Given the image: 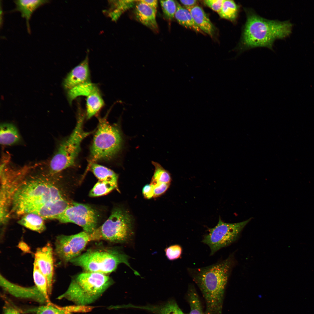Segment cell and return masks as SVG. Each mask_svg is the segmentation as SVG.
<instances>
[{
	"instance_id": "1",
	"label": "cell",
	"mask_w": 314,
	"mask_h": 314,
	"mask_svg": "<svg viewBox=\"0 0 314 314\" xmlns=\"http://www.w3.org/2000/svg\"><path fill=\"white\" fill-rule=\"evenodd\" d=\"M60 190L51 181L42 177L24 182L15 192L13 210L18 215L33 213L45 219H56L65 209Z\"/></svg>"
},
{
	"instance_id": "2",
	"label": "cell",
	"mask_w": 314,
	"mask_h": 314,
	"mask_svg": "<svg viewBox=\"0 0 314 314\" xmlns=\"http://www.w3.org/2000/svg\"><path fill=\"white\" fill-rule=\"evenodd\" d=\"M234 264L233 256L230 255L206 267L188 268L204 298L205 314H221L225 290Z\"/></svg>"
},
{
	"instance_id": "3",
	"label": "cell",
	"mask_w": 314,
	"mask_h": 314,
	"mask_svg": "<svg viewBox=\"0 0 314 314\" xmlns=\"http://www.w3.org/2000/svg\"><path fill=\"white\" fill-rule=\"evenodd\" d=\"M246 20L242 28L238 49L242 51L257 47L272 49L275 41L289 36L293 24L288 20H270L251 9H245Z\"/></svg>"
},
{
	"instance_id": "4",
	"label": "cell",
	"mask_w": 314,
	"mask_h": 314,
	"mask_svg": "<svg viewBox=\"0 0 314 314\" xmlns=\"http://www.w3.org/2000/svg\"><path fill=\"white\" fill-rule=\"evenodd\" d=\"M113 283L105 274L86 272L73 279L67 290L57 299H65L76 305L86 306L97 299Z\"/></svg>"
},
{
	"instance_id": "5",
	"label": "cell",
	"mask_w": 314,
	"mask_h": 314,
	"mask_svg": "<svg viewBox=\"0 0 314 314\" xmlns=\"http://www.w3.org/2000/svg\"><path fill=\"white\" fill-rule=\"evenodd\" d=\"M129 257L119 248L91 249L72 260L70 262L81 267L86 272L104 274L115 271L118 265L124 263L136 275H140L131 266Z\"/></svg>"
},
{
	"instance_id": "6",
	"label": "cell",
	"mask_w": 314,
	"mask_h": 314,
	"mask_svg": "<svg viewBox=\"0 0 314 314\" xmlns=\"http://www.w3.org/2000/svg\"><path fill=\"white\" fill-rule=\"evenodd\" d=\"M78 107L76 123L74 129L60 143L50 160L49 170L51 174H57L74 165L80 152L82 142L91 133L84 130L85 114L81 107Z\"/></svg>"
},
{
	"instance_id": "7",
	"label": "cell",
	"mask_w": 314,
	"mask_h": 314,
	"mask_svg": "<svg viewBox=\"0 0 314 314\" xmlns=\"http://www.w3.org/2000/svg\"><path fill=\"white\" fill-rule=\"evenodd\" d=\"M107 115L99 118L90 149L91 164L112 159L121 148L122 139L119 130L116 126L109 123L107 120Z\"/></svg>"
},
{
	"instance_id": "8",
	"label": "cell",
	"mask_w": 314,
	"mask_h": 314,
	"mask_svg": "<svg viewBox=\"0 0 314 314\" xmlns=\"http://www.w3.org/2000/svg\"><path fill=\"white\" fill-rule=\"evenodd\" d=\"M134 233L132 216L125 209L117 207L104 224L91 234L93 240H102L126 243L130 242Z\"/></svg>"
},
{
	"instance_id": "9",
	"label": "cell",
	"mask_w": 314,
	"mask_h": 314,
	"mask_svg": "<svg viewBox=\"0 0 314 314\" xmlns=\"http://www.w3.org/2000/svg\"><path fill=\"white\" fill-rule=\"evenodd\" d=\"M250 220L237 223H229L223 222L220 218L215 227L208 229V233L204 236L201 241L210 248V256L213 255L220 249L235 242Z\"/></svg>"
},
{
	"instance_id": "10",
	"label": "cell",
	"mask_w": 314,
	"mask_h": 314,
	"mask_svg": "<svg viewBox=\"0 0 314 314\" xmlns=\"http://www.w3.org/2000/svg\"><path fill=\"white\" fill-rule=\"evenodd\" d=\"M98 217L97 212L90 206L72 202L56 219L62 223L76 224L91 234L97 228Z\"/></svg>"
},
{
	"instance_id": "11",
	"label": "cell",
	"mask_w": 314,
	"mask_h": 314,
	"mask_svg": "<svg viewBox=\"0 0 314 314\" xmlns=\"http://www.w3.org/2000/svg\"><path fill=\"white\" fill-rule=\"evenodd\" d=\"M93 241L91 234L83 231L71 235H60L55 242V254L66 263L81 255L88 243Z\"/></svg>"
},
{
	"instance_id": "12",
	"label": "cell",
	"mask_w": 314,
	"mask_h": 314,
	"mask_svg": "<svg viewBox=\"0 0 314 314\" xmlns=\"http://www.w3.org/2000/svg\"><path fill=\"white\" fill-rule=\"evenodd\" d=\"M0 285L3 290L16 298L32 300L44 305L50 302L49 299L35 286L25 287L13 283L0 275Z\"/></svg>"
},
{
	"instance_id": "13",
	"label": "cell",
	"mask_w": 314,
	"mask_h": 314,
	"mask_svg": "<svg viewBox=\"0 0 314 314\" xmlns=\"http://www.w3.org/2000/svg\"><path fill=\"white\" fill-rule=\"evenodd\" d=\"M34 262L47 279L50 295L51 292L53 282L54 260L52 247L49 243L37 249L35 254Z\"/></svg>"
},
{
	"instance_id": "14",
	"label": "cell",
	"mask_w": 314,
	"mask_h": 314,
	"mask_svg": "<svg viewBox=\"0 0 314 314\" xmlns=\"http://www.w3.org/2000/svg\"><path fill=\"white\" fill-rule=\"evenodd\" d=\"M89 58L87 54L85 58L68 74L63 83L64 88L67 91L78 85L90 81Z\"/></svg>"
},
{
	"instance_id": "15",
	"label": "cell",
	"mask_w": 314,
	"mask_h": 314,
	"mask_svg": "<svg viewBox=\"0 0 314 314\" xmlns=\"http://www.w3.org/2000/svg\"><path fill=\"white\" fill-rule=\"evenodd\" d=\"M134 7V14L136 19L154 32H158V28L156 19L157 10L142 0L137 1Z\"/></svg>"
},
{
	"instance_id": "16",
	"label": "cell",
	"mask_w": 314,
	"mask_h": 314,
	"mask_svg": "<svg viewBox=\"0 0 314 314\" xmlns=\"http://www.w3.org/2000/svg\"><path fill=\"white\" fill-rule=\"evenodd\" d=\"M185 8L190 12L199 28L203 32L213 37L215 33V27L202 8L197 5Z\"/></svg>"
},
{
	"instance_id": "17",
	"label": "cell",
	"mask_w": 314,
	"mask_h": 314,
	"mask_svg": "<svg viewBox=\"0 0 314 314\" xmlns=\"http://www.w3.org/2000/svg\"><path fill=\"white\" fill-rule=\"evenodd\" d=\"M15 8L14 11L20 13L21 16L26 20L28 33H30L29 21L33 12L41 6L49 3V1L45 0H17L14 1Z\"/></svg>"
},
{
	"instance_id": "18",
	"label": "cell",
	"mask_w": 314,
	"mask_h": 314,
	"mask_svg": "<svg viewBox=\"0 0 314 314\" xmlns=\"http://www.w3.org/2000/svg\"><path fill=\"white\" fill-rule=\"evenodd\" d=\"M21 136L16 127L13 124L4 123L0 126V143L5 146H11L18 143Z\"/></svg>"
},
{
	"instance_id": "19",
	"label": "cell",
	"mask_w": 314,
	"mask_h": 314,
	"mask_svg": "<svg viewBox=\"0 0 314 314\" xmlns=\"http://www.w3.org/2000/svg\"><path fill=\"white\" fill-rule=\"evenodd\" d=\"M176 9L174 17L179 24L186 28L203 33L194 20L190 12L182 7L176 1Z\"/></svg>"
},
{
	"instance_id": "20",
	"label": "cell",
	"mask_w": 314,
	"mask_h": 314,
	"mask_svg": "<svg viewBox=\"0 0 314 314\" xmlns=\"http://www.w3.org/2000/svg\"><path fill=\"white\" fill-rule=\"evenodd\" d=\"M99 90L97 85L88 81L67 91V96L69 102L71 105L73 101L81 96L87 97L93 92Z\"/></svg>"
},
{
	"instance_id": "21",
	"label": "cell",
	"mask_w": 314,
	"mask_h": 314,
	"mask_svg": "<svg viewBox=\"0 0 314 314\" xmlns=\"http://www.w3.org/2000/svg\"><path fill=\"white\" fill-rule=\"evenodd\" d=\"M90 169L99 180L117 185L118 175L112 170L94 163L91 164Z\"/></svg>"
},
{
	"instance_id": "22",
	"label": "cell",
	"mask_w": 314,
	"mask_h": 314,
	"mask_svg": "<svg viewBox=\"0 0 314 314\" xmlns=\"http://www.w3.org/2000/svg\"><path fill=\"white\" fill-rule=\"evenodd\" d=\"M104 105L99 90H97L87 97L86 113L87 119H90L96 114Z\"/></svg>"
},
{
	"instance_id": "23",
	"label": "cell",
	"mask_w": 314,
	"mask_h": 314,
	"mask_svg": "<svg viewBox=\"0 0 314 314\" xmlns=\"http://www.w3.org/2000/svg\"><path fill=\"white\" fill-rule=\"evenodd\" d=\"M44 219L39 215L33 213L26 214L19 220L20 225L31 230L41 233L46 229Z\"/></svg>"
},
{
	"instance_id": "24",
	"label": "cell",
	"mask_w": 314,
	"mask_h": 314,
	"mask_svg": "<svg viewBox=\"0 0 314 314\" xmlns=\"http://www.w3.org/2000/svg\"><path fill=\"white\" fill-rule=\"evenodd\" d=\"M137 1L118 0L111 1L108 15L112 19L117 21L121 15L128 10L134 7Z\"/></svg>"
},
{
	"instance_id": "25",
	"label": "cell",
	"mask_w": 314,
	"mask_h": 314,
	"mask_svg": "<svg viewBox=\"0 0 314 314\" xmlns=\"http://www.w3.org/2000/svg\"><path fill=\"white\" fill-rule=\"evenodd\" d=\"M240 6L232 0H224L220 11L218 13L222 18L236 22L238 18Z\"/></svg>"
},
{
	"instance_id": "26",
	"label": "cell",
	"mask_w": 314,
	"mask_h": 314,
	"mask_svg": "<svg viewBox=\"0 0 314 314\" xmlns=\"http://www.w3.org/2000/svg\"><path fill=\"white\" fill-rule=\"evenodd\" d=\"M21 311L22 313L28 314H72L65 307H59L51 302Z\"/></svg>"
},
{
	"instance_id": "27",
	"label": "cell",
	"mask_w": 314,
	"mask_h": 314,
	"mask_svg": "<svg viewBox=\"0 0 314 314\" xmlns=\"http://www.w3.org/2000/svg\"><path fill=\"white\" fill-rule=\"evenodd\" d=\"M33 278L35 286L47 299H49L47 280L46 277L34 262L33 268Z\"/></svg>"
},
{
	"instance_id": "28",
	"label": "cell",
	"mask_w": 314,
	"mask_h": 314,
	"mask_svg": "<svg viewBox=\"0 0 314 314\" xmlns=\"http://www.w3.org/2000/svg\"><path fill=\"white\" fill-rule=\"evenodd\" d=\"M188 296L190 308L189 314H204L198 295L192 285L189 286Z\"/></svg>"
},
{
	"instance_id": "29",
	"label": "cell",
	"mask_w": 314,
	"mask_h": 314,
	"mask_svg": "<svg viewBox=\"0 0 314 314\" xmlns=\"http://www.w3.org/2000/svg\"><path fill=\"white\" fill-rule=\"evenodd\" d=\"M118 189L117 185L108 182L99 180L90 191L91 197H97L107 194L113 190Z\"/></svg>"
},
{
	"instance_id": "30",
	"label": "cell",
	"mask_w": 314,
	"mask_h": 314,
	"mask_svg": "<svg viewBox=\"0 0 314 314\" xmlns=\"http://www.w3.org/2000/svg\"><path fill=\"white\" fill-rule=\"evenodd\" d=\"M155 171L151 183H170L171 178L169 173L159 164L153 162Z\"/></svg>"
},
{
	"instance_id": "31",
	"label": "cell",
	"mask_w": 314,
	"mask_h": 314,
	"mask_svg": "<svg viewBox=\"0 0 314 314\" xmlns=\"http://www.w3.org/2000/svg\"><path fill=\"white\" fill-rule=\"evenodd\" d=\"M163 15L165 18L171 21L174 17L176 9V1L172 0L160 1Z\"/></svg>"
},
{
	"instance_id": "32",
	"label": "cell",
	"mask_w": 314,
	"mask_h": 314,
	"mask_svg": "<svg viewBox=\"0 0 314 314\" xmlns=\"http://www.w3.org/2000/svg\"><path fill=\"white\" fill-rule=\"evenodd\" d=\"M159 314H184L176 303L172 300L159 309Z\"/></svg>"
},
{
	"instance_id": "33",
	"label": "cell",
	"mask_w": 314,
	"mask_h": 314,
	"mask_svg": "<svg viewBox=\"0 0 314 314\" xmlns=\"http://www.w3.org/2000/svg\"><path fill=\"white\" fill-rule=\"evenodd\" d=\"M165 251L168 259L170 261H174L181 258L183 249L180 245L175 244L167 247Z\"/></svg>"
},
{
	"instance_id": "34",
	"label": "cell",
	"mask_w": 314,
	"mask_h": 314,
	"mask_svg": "<svg viewBox=\"0 0 314 314\" xmlns=\"http://www.w3.org/2000/svg\"><path fill=\"white\" fill-rule=\"evenodd\" d=\"M154 192L153 197H157L164 193L169 188L170 183H151Z\"/></svg>"
},
{
	"instance_id": "35",
	"label": "cell",
	"mask_w": 314,
	"mask_h": 314,
	"mask_svg": "<svg viewBox=\"0 0 314 314\" xmlns=\"http://www.w3.org/2000/svg\"><path fill=\"white\" fill-rule=\"evenodd\" d=\"M21 310L10 301H5L2 314H20Z\"/></svg>"
},
{
	"instance_id": "36",
	"label": "cell",
	"mask_w": 314,
	"mask_h": 314,
	"mask_svg": "<svg viewBox=\"0 0 314 314\" xmlns=\"http://www.w3.org/2000/svg\"><path fill=\"white\" fill-rule=\"evenodd\" d=\"M224 0H205L204 3L208 7L218 13L222 8Z\"/></svg>"
},
{
	"instance_id": "37",
	"label": "cell",
	"mask_w": 314,
	"mask_h": 314,
	"mask_svg": "<svg viewBox=\"0 0 314 314\" xmlns=\"http://www.w3.org/2000/svg\"><path fill=\"white\" fill-rule=\"evenodd\" d=\"M142 194L144 198L150 199L153 197L154 192L153 188L150 184H147L144 186L142 190Z\"/></svg>"
},
{
	"instance_id": "38",
	"label": "cell",
	"mask_w": 314,
	"mask_h": 314,
	"mask_svg": "<svg viewBox=\"0 0 314 314\" xmlns=\"http://www.w3.org/2000/svg\"><path fill=\"white\" fill-rule=\"evenodd\" d=\"M180 3L185 7H191L196 5L197 1L195 0H180Z\"/></svg>"
},
{
	"instance_id": "39",
	"label": "cell",
	"mask_w": 314,
	"mask_h": 314,
	"mask_svg": "<svg viewBox=\"0 0 314 314\" xmlns=\"http://www.w3.org/2000/svg\"><path fill=\"white\" fill-rule=\"evenodd\" d=\"M142 1L151 8L157 10L158 5V2L157 0H142Z\"/></svg>"
}]
</instances>
